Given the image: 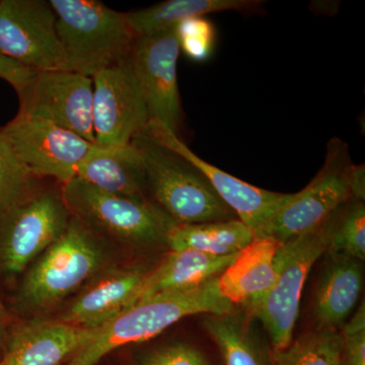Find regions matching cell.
Here are the masks:
<instances>
[{
    "instance_id": "15",
    "label": "cell",
    "mask_w": 365,
    "mask_h": 365,
    "mask_svg": "<svg viewBox=\"0 0 365 365\" xmlns=\"http://www.w3.org/2000/svg\"><path fill=\"white\" fill-rule=\"evenodd\" d=\"M98 330L58 319H29L11 325L0 365H62L83 349Z\"/></svg>"
},
{
    "instance_id": "2",
    "label": "cell",
    "mask_w": 365,
    "mask_h": 365,
    "mask_svg": "<svg viewBox=\"0 0 365 365\" xmlns=\"http://www.w3.org/2000/svg\"><path fill=\"white\" fill-rule=\"evenodd\" d=\"M232 307L218 292L217 278L187 292L155 295L137 302L101 327L97 336L69 362L96 365L115 349L150 340L185 317L220 316L232 312Z\"/></svg>"
},
{
    "instance_id": "29",
    "label": "cell",
    "mask_w": 365,
    "mask_h": 365,
    "mask_svg": "<svg viewBox=\"0 0 365 365\" xmlns=\"http://www.w3.org/2000/svg\"><path fill=\"white\" fill-rule=\"evenodd\" d=\"M143 365H209L202 353L189 345L160 348L143 359Z\"/></svg>"
},
{
    "instance_id": "22",
    "label": "cell",
    "mask_w": 365,
    "mask_h": 365,
    "mask_svg": "<svg viewBox=\"0 0 365 365\" xmlns=\"http://www.w3.org/2000/svg\"><path fill=\"white\" fill-rule=\"evenodd\" d=\"M252 230L239 220L198 225H174L167 246L170 251L193 250L211 256H232L254 241Z\"/></svg>"
},
{
    "instance_id": "26",
    "label": "cell",
    "mask_w": 365,
    "mask_h": 365,
    "mask_svg": "<svg viewBox=\"0 0 365 365\" xmlns=\"http://www.w3.org/2000/svg\"><path fill=\"white\" fill-rule=\"evenodd\" d=\"M39 180L21 167L0 133V215L21 200Z\"/></svg>"
},
{
    "instance_id": "4",
    "label": "cell",
    "mask_w": 365,
    "mask_h": 365,
    "mask_svg": "<svg viewBox=\"0 0 365 365\" xmlns=\"http://www.w3.org/2000/svg\"><path fill=\"white\" fill-rule=\"evenodd\" d=\"M143 160L144 195L176 225H198L235 220L210 182L187 162L143 136L132 140ZM148 200V199H146Z\"/></svg>"
},
{
    "instance_id": "12",
    "label": "cell",
    "mask_w": 365,
    "mask_h": 365,
    "mask_svg": "<svg viewBox=\"0 0 365 365\" xmlns=\"http://www.w3.org/2000/svg\"><path fill=\"white\" fill-rule=\"evenodd\" d=\"M91 78L96 143L101 146L130 143L144 130L150 115L129 57Z\"/></svg>"
},
{
    "instance_id": "28",
    "label": "cell",
    "mask_w": 365,
    "mask_h": 365,
    "mask_svg": "<svg viewBox=\"0 0 365 365\" xmlns=\"http://www.w3.org/2000/svg\"><path fill=\"white\" fill-rule=\"evenodd\" d=\"M342 365H365V307L357 309L342 334Z\"/></svg>"
},
{
    "instance_id": "32",
    "label": "cell",
    "mask_w": 365,
    "mask_h": 365,
    "mask_svg": "<svg viewBox=\"0 0 365 365\" xmlns=\"http://www.w3.org/2000/svg\"><path fill=\"white\" fill-rule=\"evenodd\" d=\"M11 314L7 311V307L0 294V354L6 345L9 329H11Z\"/></svg>"
},
{
    "instance_id": "5",
    "label": "cell",
    "mask_w": 365,
    "mask_h": 365,
    "mask_svg": "<svg viewBox=\"0 0 365 365\" xmlns=\"http://www.w3.org/2000/svg\"><path fill=\"white\" fill-rule=\"evenodd\" d=\"M42 181L0 215L1 278L23 275L64 234L71 222L61 185L46 186Z\"/></svg>"
},
{
    "instance_id": "1",
    "label": "cell",
    "mask_w": 365,
    "mask_h": 365,
    "mask_svg": "<svg viewBox=\"0 0 365 365\" xmlns=\"http://www.w3.org/2000/svg\"><path fill=\"white\" fill-rule=\"evenodd\" d=\"M102 237L71 215L64 234L24 273L14 297L20 313L51 309L108 267Z\"/></svg>"
},
{
    "instance_id": "11",
    "label": "cell",
    "mask_w": 365,
    "mask_h": 365,
    "mask_svg": "<svg viewBox=\"0 0 365 365\" xmlns=\"http://www.w3.org/2000/svg\"><path fill=\"white\" fill-rule=\"evenodd\" d=\"M16 93L19 112L45 118L96 143L93 78L68 71H34Z\"/></svg>"
},
{
    "instance_id": "33",
    "label": "cell",
    "mask_w": 365,
    "mask_h": 365,
    "mask_svg": "<svg viewBox=\"0 0 365 365\" xmlns=\"http://www.w3.org/2000/svg\"><path fill=\"white\" fill-rule=\"evenodd\" d=\"M67 365H74V364H72L71 362H68V364Z\"/></svg>"
},
{
    "instance_id": "25",
    "label": "cell",
    "mask_w": 365,
    "mask_h": 365,
    "mask_svg": "<svg viewBox=\"0 0 365 365\" xmlns=\"http://www.w3.org/2000/svg\"><path fill=\"white\" fill-rule=\"evenodd\" d=\"M346 203V202H345ZM340 207L329 216L331 254H341L355 260L365 258V207L362 201L355 200Z\"/></svg>"
},
{
    "instance_id": "31",
    "label": "cell",
    "mask_w": 365,
    "mask_h": 365,
    "mask_svg": "<svg viewBox=\"0 0 365 365\" xmlns=\"http://www.w3.org/2000/svg\"><path fill=\"white\" fill-rule=\"evenodd\" d=\"M348 187L350 196L355 200L364 201L365 199V169L364 165H352L348 177Z\"/></svg>"
},
{
    "instance_id": "27",
    "label": "cell",
    "mask_w": 365,
    "mask_h": 365,
    "mask_svg": "<svg viewBox=\"0 0 365 365\" xmlns=\"http://www.w3.org/2000/svg\"><path fill=\"white\" fill-rule=\"evenodd\" d=\"M180 51L196 62L210 58L215 51L216 30L210 21L205 18H192L176 26Z\"/></svg>"
},
{
    "instance_id": "13",
    "label": "cell",
    "mask_w": 365,
    "mask_h": 365,
    "mask_svg": "<svg viewBox=\"0 0 365 365\" xmlns=\"http://www.w3.org/2000/svg\"><path fill=\"white\" fill-rule=\"evenodd\" d=\"M176 26L136 38L129 60L143 93L150 120L179 135L182 106L178 86L180 55Z\"/></svg>"
},
{
    "instance_id": "17",
    "label": "cell",
    "mask_w": 365,
    "mask_h": 365,
    "mask_svg": "<svg viewBox=\"0 0 365 365\" xmlns=\"http://www.w3.org/2000/svg\"><path fill=\"white\" fill-rule=\"evenodd\" d=\"M235 255L217 257L193 250L170 251L158 266L148 270L131 306L155 295L187 292L201 287L217 278L232 264Z\"/></svg>"
},
{
    "instance_id": "24",
    "label": "cell",
    "mask_w": 365,
    "mask_h": 365,
    "mask_svg": "<svg viewBox=\"0 0 365 365\" xmlns=\"http://www.w3.org/2000/svg\"><path fill=\"white\" fill-rule=\"evenodd\" d=\"M271 365H342V338L336 330L318 329L274 351Z\"/></svg>"
},
{
    "instance_id": "16",
    "label": "cell",
    "mask_w": 365,
    "mask_h": 365,
    "mask_svg": "<svg viewBox=\"0 0 365 365\" xmlns=\"http://www.w3.org/2000/svg\"><path fill=\"white\" fill-rule=\"evenodd\" d=\"M148 272L138 266H108L86 283L58 319L83 328H101L131 306Z\"/></svg>"
},
{
    "instance_id": "3",
    "label": "cell",
    "mask_w": 365,
    "mask_h": 365,
    "mask_svg": "<svg viewBox=\"0 0 365 365\" xmlns=\"http://www.w3.org/2000/svg\"><path fill=\"white\" fill-rule=\"evenodd\" d=\"M66 71L93 78L130 56L136 36L126 13L96 0H50Z\"/></svg>"
},
{
    "instance_id": "6",
    "label": "cell",
    "mask_w": 365,
    "mask_h": 365,
    "mask_svg": "<svg viewBox=\"0 0 365 365\" xmlns=\"http://www.w3.org/2000/svg\"><path fill=\"white\" fill-rule=\"evenodd\" d=\"M329 217L318 227L282 242L274 258L275 280L260 299L247 304L249 316L260 319L270 336L274 351L292 342L300 297L314 263L329 250Z\"/></svg>"
},
{
    "instance_id": "7",
    "label": "cell",
    "mask_w": 365,
    "mask_h": 365,
    "mask_svg": "<svg viewBox=\"0 0 365 365\" xmlns=\"http://www.w3.org/2000/svg\"><path fill=\"white\" fill-rule=\"evenodd\" d=\"M69 212L100 237L135 247L167 245L176 225L148 200L108 193L74 178L61 185Z\"/></svg>"
},
{
    "instance_id": "30",
    "label": "cell",
    "mask_w": 365,
    "mask_h": 365,
    "mask_svg": "<svg viewBox=\"0 0 365 365\" xmlns=\"http://www.w3.org/2000/svg\"><path fill=\"white\" fill-rule=\"evenodd\" d=\"M34 71L16 63L0 53V78L11 83L16 91H20L28 83Z\"/></svg>"
},
{
    "instance_id": "21",
    "label": "cell",
    "mask_w": 365,
    "mask_h": 365,
    "mask_svg": "<svg viewBox=\"0 0 365 365\" xmlns=\"http://www.w3.org/2000/svg\"><path fill=\"white\" fill-rule=\"evenodd\" d=\"M262 4L263 1L258 0H168L126 14L132 31L138 38L175 28L188 19L225 11L251 13Z\"/></svg>"
},
{
    "instance_id": "14",
    "label": "cell",
    "mask_w": 365,
    "mask_h": 365,
    "mask_svg": "<svg viewBox=\"0 0 365 365\" xmlns=\"http://www.w3.org/2000/svg\"><path fill=\"white\" fill-rule=\"evenodd\" d=\"M139 135L177 153L194 165L210 182L223 202L237 215L239 220L252 230L254 237L294 194L258 188L205 162L190 150L179 135L155 120H150Z\"/></svg>"
},
{
    "instance_id": "9",
    "label": "cell",
    "mask_w": 365,
    "mask_h": 365,
    "mask_svg": "<svg viewBox=\"0 0 365 365\" xmlns=\"http://www.w3.org/2000/svg\"><path fill=\"white\" fill-rule=\"evenodd\" d=\"M347 145L339 138L328 143L326 160L313 181L297 193L259 230L257 237L289 241L318 227L351 199L348 177L352 168Z\"/></svg>"
},
{
    "instance_id": "18",
    "label": "cell",
    "mask_w": 365,
    "mask_h": 365,
    "mask_svg": "<svg viewBox=\"0 0 365 365\" xmlns=\"http://www.w3.org/2000/svg\"><path fill=\"white\" fill-rule=\"evenodd\" d=\"M281 244L271 237L254 239L218 276L220 294L232 306H247L263 297L275 280L274 258Z\"/></svg>"
},
{
    "instance_id": "23",
    "label": "cell",
    "mask_w": 365,
    "mask_h": 365,
    "mask_svg": "<svg viewBox=\"0 0 365 365\" xmlns=\"http://www.w3.org/2000/svg\"><path fill=\"white\" fill-rule=\"evenodd\" d=\"M206 331L217 345L225 365H271L248 314L230 313L204 321Z\"/></svg>"
},
{
    "instance_id": "20",
    "label": "cell",
    "mask_w": 365,
    "mask_h": 365,
    "mask_svg": "<svg viewBox=\"0 0 365 365\" xmlns=\"http://www.w3.org/2000/svg\"><path fill=\"white\" fill-rule=\"evenodd\" d=\"M319 280L314 313L319 329L336 330L351 314L362 287L360 261L341 254H331Z\"/></svg>"
},
{
    "instance_id": "10",
    "label": "cell",
    "mask_w": 365,
    "mask_h": 365,
    "mask_svg": "<svg viewBox=\"0 0 365 365\" xmlns=\"http://www.w3.org/2000/svg\"><path fill=\"white\" fill-rule=\"evenodd\" d=\"M0 53L31 71H66L56 16L49 1H0Z\"/></svg>"
},
{
    "instance_id": "8",
    "label": "cell",
    "mask_w": 365,
    "mask_h": 365,
    "mask_svg": "<svg viewBox=\"0 0 365 365\" xmlns=\"http://www.w3.org/2000/svg\"><path fill=\"white\" fill-rule=\"evenodd\" d=\"M18 162L34 178L63 185L97 145L50 120L18 112L0 128Z\"/></svg>"
},
{
    "instance_id": "19",
    "label": "cell",
    "mask_w": 365,
    "mask_h": 365,
    "mask_svg": "<svg viewBox=\"0 0 365 365\" xmlns=\"http://www.w3.org/2000/svg\"><path fill=\"white\" fill-rule=\"evenodd\" d=\"M76 178L114 195L146 200L143 160L132 141L122 146L97 144L79 165Z\"/></svg>"
}]
</instances>
